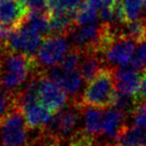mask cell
<instances>
[{
	"mask_svg": "<svg viewBox=\"0 0 146 146\" xmlns=\"http://www.w3.org/2000/svg\"><path fill=\"white\" fill-rule=\"evenodd\" d=\"M82 115L84 118L83 129L94 137H101L102 120H103L102 109H98V108L94 107H84L83 106Z\"/></svg>",
	"mask_w": 146,
	"mask_h": 146,
	"instance_id": "9a60e30c",
	"label": "cell"
},
{
	"mask_svg": "<svg viewBox=\"0 0 146 146\" xmlns=\"http://www.w3.org/2000/svg\"><path fill=\"white\" fill-rule=\"evenodd\" d=\"M140 74H141V79H140L139 88L133 95V99L137 107L146 101V67L142 69Z\"/></svg>",
	"mask_w": 146,
	"mask_h": 146,
	"instance_id": "d4e9b609",
	"label": "cell"
},
{
	"mask_svg": "<svg viewBox=\"0 0 146 146\" xmlns=\"http://www.w3.org/2000/svg\"><path fill=\"white\" fill-rule=\"evenodd\" d=\"M83 106L79 103L69 101V103L52 116L48 125L44 128V131L58 138L63 144L75 133L80 115L82 114Z\"/></svg>",
	"mask_w": 146,
	"mask_h": 146,
	"instance_id": "3957f363",
	"label": "cell"
},
{
	"mask_svg": "<svg viewBox=\"0 0 146 146\" xmlns=\"http://www.w3.org/2000/svg\"><path fill=\"white\" fill-rule=\"evenodd\" d=\"M21 1H24V2H25V1H26V0H21Z\"/></svg>",
	"mask_w": 146,
	"mask_h": 146,
	"instance_id": "1f68e13d",
	"label": "cell"
},
{
	"mask_svg": "<svg viewBox=\"0 0 146 146\" xmlns=\"http://www.w3.org/2000/svg\"><path fill=\"white\" fill-rule=\"evenodd\" d=\"M115 146H133V145H128V144H122V143H116Z\"/></svg>",
	"mask_w": 146,
	"mask_h": 146,
	"instance_id": "f1b7e54d",
	"label": "cell"
},
{
	"mask_svg": "<svg viewBox=\"0 0 146 146\" xmlns=\"http://www.w3.org/2000/svg\"><path fill=\"white\" fill-rule=\"evenodd\" d=\"M105 66L101 55L96 53H83L77 70L83 78V81L89 83Z\"/></svg>",
	"mask_w": 146,
	"mask_h": 146,
	"instance_id": "5bb4252c",
	"label": "cell"
},
{
	"mask_svg": "<svg viewBox=\"0 0 146 146\" xmlns=\"http://www.w3.org/2000/svg\"><path fill=\"white\" fill-rule=\"evenodd\" d=\"M82 56H83V52L81 50L71 46L58 65L65 70H75V68H78L79 66Z\"/></svg>",
	"mask_w": 146,
	"mask_h": 146,
	"instance_id": "7402d4cb",
	"label": "cell"
},
{
	"mask_svg": "<svg viewBox=\"0 0 146 146\" xmlns=\"http://www.w3.org/2000/svg\"><path fill=\"white\" fill-rule=\"evenodd\" d=\"M45 76L59 86L67 95L70 96V101L78 103L81 96L83 78L78 70H65L59 65L45 70Z\"/></svg>",
	"mask_w": 146,
	"mask_h": 146,
	"instance_id": "52a82bcc",
	"label": "cell"
},
{
	"mask_svg": "<svg viewBox=\"0 0 146 146\" xmlns=\"http://www.w3.org/2000/svg\"><path fill=\"white\" fill-rule=\"evenodd\" d=\"M66 37L60 35H49L43 38L36 55L37 62L42 69L46 70L58 65L68 52Z\"/></svg>",
	"mask_w": 146,
	"mask_h": 146,
	"instance_id": "8992f818",
	"label": "cell"
},
{
	"mask_svg": "<svg viewBox=\"0 0 146 146\" xmlns=\"http://www.w3.org/2000/svg\"><path fill=\"white\" fill-rule=\"evenodd\" d=\"M84 0H48L46 11L51 15L77 13L83 4Z\"/></svg>",
	"mask_w": 146,
	"mask_h": 146,
	"instance_id": "2e32d148",
	"label": "cell"
},
{
	"mask_svg": "<svg viewBox=\"0 0 146 146\" xmlns=\"http://www.w3.org/2000/svg\"><path fill=\"white\" fill-rule=\"evenodd\" d=\"M63 143L55 136L47 133L44 130L38 131L35 137L29 139L27 146H62Z\"/></svg>",
	"mask_w": 146,
	"mask_h": 146,
	"instance_id": "cb8c5ba5",
	"label": "cell"
},
{
	"mask_svg": "<svg viewBox=\"0 0 146 146\" xmlns=\"http://www.w3.org/2000/svg\"><path fill=\"white\" fill-rule=\"evenodd\" d=\"M136 45L130 39L118 36L102 55L105 65L113 69L124 68L136 50Z\"/></svg>",
	"mask_w": 146,
	"mask_h": 146,
	"instance_id": "30bf717a",
	"label": "cell"
},
{
	"mask_svg": "<svg viewBox=\"0 0 146 146\" xmlns=\"http://www.w3.org/2000/svg\"><path fill=\"white\" fill-rule=\"evenodd\" d=\"M40 70L35 56L12 52L1 47L0 52V87L17 93L28 80Z\"/></svg>",
	"mask_w": 146,
	"mask_h": 146,
	"instance_id": "6da1fadb",
	"label": "cell"
},
{
	"mask_svg": "<svg viewBox=\"0 0 146 146\" xmlns=\"http://www.w3.org/2000/svg\"><path fill=\"white\" fill-rule=\"evenodd\" d=\"M37 101L54 115L69 103L70 98L57 84L44 75L37 91Z\"/></svg>",
	"mask_w": 146,
	"mask_h": 146,
	"instance_id": "ba28073f",
	"label": "cell"
},
{
	"mask_svg": "<svg viewBox=\"0 0 146 146\" xmlns=\"http://www.w3.org/2000/svg\"><path fill=\"white\" fill-rule=\"evenodd\" d=\"M113 107L122 111L127 116H131L132 117L137 106H136V103L134 101L132 95H126V94L120 93V92L117 91L115 98H114Z\"/></svg>",
	"mask_w": 146,
	"mask_h": 146,
	"instance_id": "44dd1931",
	"label": "cell"
},
{
	"mask_svg": "<svg viewBox=\"0 0 146 146\" xmlns=\"http://www.w3.org/2000/svg\"><path fill=\"white\" fill-rule=\"evenodd\" d=\"M118 143L133 146H146V128L131 126L127 129Z\"/></svg>",
	"mask_w": 146,
	"mask_h": 146,
	"instance_id": "ffe728a7",
	"label": "cell"
},
{
	"mask_svg": "<svg viewBox=\"0 0 146 146\" xmlns=\"http://www.w3.org/2000/svg\"><path fill=\"white\" fill-rule=\"evenodd\" d=\"M43 40V36L35 29L24 25L18 30L12 31L3 44V48L12 52L24 53L35 56ZM36 57V56H35Z\"/></svg>",
	"mask_w": 146,
	"mask_h": 146,
	"instance_id": "5b68a950",
	"label": "cell"
},
{
	"mask_svg": "<svg viewBox=\"0 0 146 146\" xmlns=\"http://www.w3.org/2000/svg\"><path fill=\"white\" fill-rule=\"evenodd\" d=\"M25 123L29 130H43L52 118V114L38 103V101L21 107Z\"/></svg>",
	"mask_w": 146,
	"mask_h": 146,
	"instance_id": "7c38bea8",
	"label": "cell"
},
{
	"mask_svg": "<svg viewBox=\"0 0 146 146\" xmlns=\"http://www.w3.org/2000/svg\"><path fill=\"white\" fill-rule=\"evenodd\" d=\"M16 106H19L17 93L7 91L0 87V125Z\"/></svg>",
	"mask_w": 146,
	"mask_h": 146,
	"instance_id": "d6986e66",
	"label": "cell"
},
{
	"mask_svg": "<svg viewBox=\"0 0 146 146\" xmlns=\"http://www.w3.org/2000/svg\"><path fill=\"white\" fill-rule=\"evenodd\" d=\"M46 1H48V0H46Z\"/></svg>",
	"mask_w": 146,
	"mask_h": 146,
	"instance_id": "d6a6232c",
	"label": "cell"
},
{
	"mask_svg": "<svg viewBox=\"0 0 146 146\" xmlns=\"http://www.w3.org/2000/svg\"><path fill=\"white\" fill-rule=\"evenodd\" d=\"M132 118L135 126L146 128V101L136 108Z\"/></svg>",
	"mask_w": 146,
	"mask_h": 146,
	"instance_id": "484cf974",
	"label": "cell"
},
{
	"mask_svg": "<svg viewBox=\"0 0 146 146\" xmlns=\"http://www.w3.org/2000/svg\"><path fill=\"white\" fill-rule=\"evenodd\" d=\"M25 3L30 10L38 11H45L47 5L46 0H26Z\"/></svg>",
	"mask_w": 146,
	"mask_h": 146,
	"instance_id": "4316f807",
	"label": "cell"
},
{
	"mask_svg": "<svg viewBox=\"0 0 146 146\" xmlns=\"http://www.w3.org/2000/svg\"><path fill=\"white\" fill-rule=\"evenodd\" d=\"M30 9L21 0H0V24L10 31L18 30L26 23Z\"/></svg>",
	"mask_w": 146,
	"mask_h": 146,
	"instance_id": "9c48e42d",
	"label": "cell"
},
{
	"mask_svg": "<svg viewBox=\"0 0 146 146\" xmlns=\"http://www.w3.org/2000/svg\"><path fill=\"white\" fill-rule=\"evenodd\" d=\"M27 129L22 109L16 106L0 125L1 146H27Z\"/></svg>",
	"mask_w": 146,
	"mask_h": 146,
	"instance_id": "277c9868",
	"label": "cell"
},
{
	"mask_svg": "<svg viewBox=\"0 0 146 146\" xmlns=\"http://www.w3.org/2000/svg\"><path fill=\"white\" fill-rule=\"evenodd\" d=\"M146 67V42L139 44V46L134 51L133 55L130 58L129 62L127 63L124 68L136 70Z\"/></svg>",
	"mask_w": 146,
	"mask_h": 146,
	"instance_id": "603a6c76",
	"label": "cell"
},
{
	"mask_svg": "<svg viewBox=\"0 0 146 146\" xmlns=\"http://www.w3.org/2000/svg\"><path fill=\"white\" fill-rule=\"evenodd\" d=\"M114 70L115 69L107 66L102 68L87 84L78 103L84 107H94L98 109L113 107L114 98L117 93Z\"/></svg>",
	"mask_w": 146,
	"mask_h": 146,
	"instance_id": "7a4b0ae2",
	"label": "cell"
},
{
	"mask_svg": "<svg viewBox=\"0 0 146 146\" xmlns=\"http://www.w3.org/2000/svg\"><path fill=\"white\" fill-rule=\"evenodd\" d=\"M62 146H104V142L79 128Z\"/></svg>",
	"mask_w": 146,
	"mask_h": 146,
	"instance_id": "ac0fdd59",
	"label": "cell"
},
{
	"mask_svg": "<svg viewBox=\"0 0 146 146\" xmlns=\"http://www.w3.org/2000/svg\"><path fill=\"white\" fill-rule=\"evenodd\" d=\"M12 32L9 29H7L6 27H4L2 24H0V47H2L4 42L6 41V39L8 38L9 34Z\"/></svg>",
	"mask_w": 146,
	"mask_h": 146,
	"instance_id": "83f0119b",
	"label": "cell"
},
{
	"mask_svg": "<svg viewBox=\"0 0 146 146\" xmlns=\"http://www.w3.org/2000/svg\"><path fill=\"white\" fill-rule=\"evenodd\" d=\"M25 25L35 29L44 37L50 35V27H49V14L46 10H30L27 16Z\"/></svg>",
	"mask_w": 146,
	"mask_h": 146,
	"instance_id": "e0dca14e",
	"label": "cell"
},
{
	"mask_svg": "<svg viewBox=\"0 0 146 146\" xmlns=\"http://www.w3.org/2000/svg\"><path fill=\"white\" fill-rule=\"evenodd\" d=\"M114 78L118 92L133 96L139 88L141 74L136 70L117 68L114 70Z\"/></svg>",
	"mask_w": 146,
	"mask_h": 146,
	"instance_id": "4fadbf2b",
	"label": "cell"
},
{
	"mask_svg": "<svg viewBox=\"0 0 146 146\" xmlns=\"http://www.w3.org/2000/svg\"><path fill=\"white\" fill-rule=\"evenodd\" d=\"M142 20H143L144 24H145V27H146V15H144V17L142 18Z\"/></svg>",
	"mask_w": 146,
	"mask_h": 146,
	"instance_id": "f546056e",
	"label": "cell"
},
{
	"mask_svg": "<svg viewBox=\"0 0 146 146\" xmlns=\"http://www.w3.org/2000/svg\"><path fill=\"white\" fill-rule=\"evenodd\" d=\"M127 118L128 116L125 113L114 107H110L103 111L101 137H106L114 143L119 142L129 128Z\"/></svg>",
	"mask_w": 146,
	"mask_h": 146,
	"instance_id": "8fae6325",
	"label": "cell"
},
{
	"mask_svg": "<svg viewBox=\"0 0 146 146\" xmlns=\"http://www.w3.org/2000/svg\"><path fill=\"white\" fill-rule=\"evenodd\" d=\"M144 9H145V11H146V0H145V2H144Z\"/></svg>",
	"mask_w": 146,
	"mask_h": 146,
	"instance_id": "4dcf8cb0",
	"label": "cell"
}]
</instances>
